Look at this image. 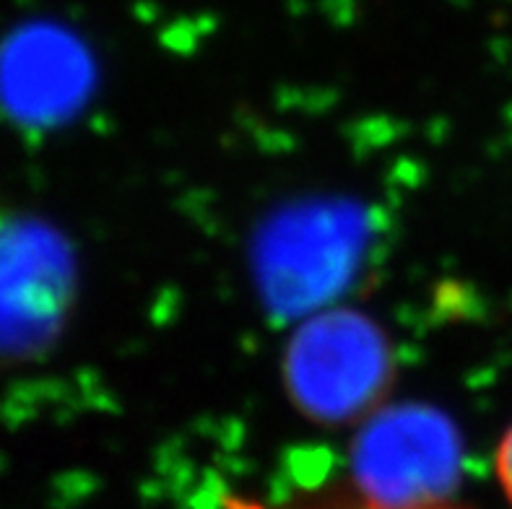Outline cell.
Segmentation results:
<instances>
[{"instance_id": "1", "label": "cell", "mask_w": 512, "mask_h": 509, "mask_svg": "<svg viewBox=\"0 0 512 509\" xmlns=\"http://www.w3.org/2000/svg\"><path fill=\"white\" fill-rule=\"evenodd\" d=\"M63 260L42 226L0 206V364L29 356L63 310Z\"/></svg>"}, {"instance_id": "2", "label": "cell", "mask_w": 512, "mask_h": 509, "mask_svg": "<svg viewBox=\"0 0 512 509\" xmlns=\"http://www.w3.org/2000/svg\"><path fill=\"white\" fill-rule=\"evenodd\" d=\"M494 471H497V481L502 486V494L512 507V424L507 426V432L502 434L500 445H497V455H494Z\"/></svg>"}, {"instance_id": "3", "label": "cell", "mask_w": 512, "mask_h": 509, "mask_svg": "<svg viewBox=\"0 0 512 509\" xmlns=\"http://www.w3.org/2000/svg\"><path fill=\"white\" fill-rule=\"evenodd\" d=\"M367 509H461L450 507V504H437V502H411V504H377V507Z\"/></svg>"}]
</instances>
